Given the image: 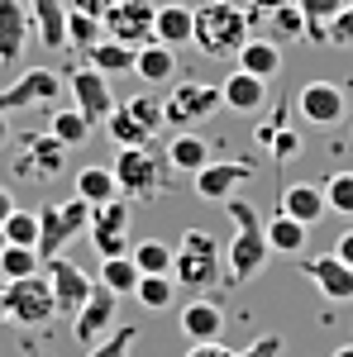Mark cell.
<instances>
[{
	"label": "cell",
	"mask_w": 353,
	"mask_h": 357,
	"mask_svg": "<svg viewBox=\"0 0 353 357\" xmlns=\"http://www.w3.org/2000/svg\"><path fill=\"white\" fill-rule=\"evenodd\" d=\"M248 38H253V24H248L244 5H234V0H201L196 5L191 43L206 57H239Z\"/></svg>",
	"instance_id": "obj_1"
},
{
	"label": "cell",
	"mask_w": 353,
	"mask_h": 357,
	"mask_svg": "<svg viewBox=\"0 0 353 357\" xmlns=\"http://www.w3.org/2000/svg\"><path fill=\"white\" fill-rule=\"evenodd\" d=\"M172 276L182 291H210L215 281H224V252L219 243L206 234V229H187L182 243H177V262H172Z\"/></svg>",
	"instance_id": "obj_2"
},
{
	"label": "cell",
	"mask_w": 353,
	"mask_h": 357,
	"mask_svg": "<svg viewBox=\"0 0 353 357\" xmlns=\"http://www.w3.org/2000/svg\"><path fill=\"white\" fill-rule=\"evenodd\" d=\"M115 181H120V195L129 200V205H148V200H158L167 191V158H158L148 143H138V148H120V158H115Z\"/></svg>",
	"instance_id": "obj_3"
},
{
	"label": "cell",
	"mask_w": 353,
	"mask_h": 357,
	"mask_svg": "<svg viewBox=\"0 0 353 357\" xmlns=\"http://www.w3.org/2000/svg\"><path fill=\"white\" fill-rule=\"evenodd\" d=\"M5 319L15 329H43L57 319V301L48 276H24V281H5Z\"/></svg>",
	"instance_id": "obj_4"
},
{
	"label": "cell",
	"mask_w": 353,
	"mask_h": 357,
	"mask_svg": "<svg viewBox=\"0 0 353 357\" xmlns=\"http://www.w3.org/2000/svg\"><path fill=\"white\" fill-rule=\"evenodd\" d=\"M215 110H224V96L210 82H177L163 100V124L167 129H196Z\"/></svg>",
	"instance_id": "obj_5"
},
{
	"label": "cell",
	"mask_w": 353,
	"mask_h": 357,
	"mask_svg": "<svg viewBox=\"0 0 353 357\" xmlns=\"http://www.w3.org/2000/svg\"><path fill=\"white\" fill-rule=\"evenodd\" d=\"M91 229V205L86 200H67V205H43L38 210V257H62V248L72 243L77 234Z\"/></svg>",
	"instance_id": "obj_6"
},
{
	"label": "cell",
	"mask_w": 353,
	"mask_h": 357,
	"mask_svg": "<svg viewBox=\"0 0 353 357\" xmlns=\"http://www.w3.org/2000/svg\"><path fill=\"white\" fill-rule=\"evenodd\" d=\"M20 148H15V176H24V181H34V186H48V181H57L62 176V162H67V148L57 143L53 134H24L15 138Z\"/></svg>",
	"instance_id": "obj_7"
},
{
	"label": "cell",
	"mask_w": 353,
	"mask_h": 357,
	"mask_svg": "<svg viewBox=\"0 0 353 357\" xmlns=\"http://www.w3.org/2000/svg\"><path fill=\"white\" fill-rule=\"evenodd\" d=\"M129 200L120 195V200H110V205H96L91 210V243H96V252L101 257H124V252H134V243H129Z\"/></svg>",
	"instance_id": "obj_8"
},
{
	"label": "cell",
	"mask_w": 353,
	"mask_h": 357,
	"mask_svg": "<svg viewBox=\"0 0 353 357\" xmlns=\"http://www.w3.org/2000/svg\"><path fill=\"white\" fill-rule=\"evenodd\" d=\"M62 100V82L48 67H29L24 77H15L10 86H0V114L10 110H38V105H57Z\"/></svg>",
	"instance_id": "obj_9"
},
{
	"label": "cell",
	"mask_w": 353,
	"mask_h": 357,
	"mask_svg": "<svg viewBox=\"0 0 353 357\" xmlns=\"http://www.w3.org/2000/svg\"><path fill=\"white\" fill-rule=\"evenodd\" d=\"M272 248L263 238V229H234V238L224 248V286H244L268 267Z\"/></svg>",
	"instance_id": "obj_10"
},
{
	"label": "cell",
	"mask_w": 353,
	"mask_h": 357,
	"mask_svg": "<svg viewBox=\"0 0 353 357\" xmlns=\"http://www.w3.org/2000/svg\"><path fill=\"white\" fill-rule=\"evenodd\" d=\"M153 20H158L153 0H115L101 24H106L110 38H120L129 48H143V43H153Z\"/></svg>",
	"instance_id": "obj_11"
},
{
	"label": "cell",
	"mask_w": 353,
	"mask_h": 357,
	"mask_svg": "<svg viewBox=\"0 0 353 357\" xmlns=\"http://www.w3.org/2000/svg\"><path fill=\"white\" fill-rule=\"evenodd\" d=\"M115 314H120V296H115V291H106V286L96 281V291L86 296V305L72 314V338H77L82 348L101 343V338L115 329Z\"/></svg>",
	"instance_id": "obj_12"
},
{
	"label": "cell",
	"mask_w": 353,
	"mask_h": 357,
	"mask_svg": "<svg viewBox=\"0 0 353 357\" xmlns=\"http://www.w3.org/2000/svg\"><path fill=\"white\" fill-rule=\"evenodd\" d=\"M67 86H72V105H77L91 124H106L110 114H115V105H120L115 91H110V77H101L96 67H77Z\"/></svg>",
	"instance_id": "obj_13"
},
{
	"label": "cell",
	"mask_w": 353,
	"mask_h": 357,
	"mask_svg": "<svg viewBox=\"0 0 353 357\" xmlns=\"http://www.w3.org/2000/svg\"><path fill=\"white\" fill-rule=\"evenodd\" d=\"M48 286H53V301H57V314H77L86 305V296L96 291V281L72 262V257H48Z\"/></svg>",
	"instance_id": "obj_14"
},
{
	"label": "cell",
	"mask_w": 353,
	"mask_h": 357,
	"mask_svg": "<svg viewBox=\"0 0 353 357\" xmlns=\"http://www.w3.org/2000/svg\"><path fill=\"white\" fill-rule=\"evenodd\" d=\"M301 272L315 281V291L334 305H349L353 301V267L334 252H320V257H301Z\"/></svg>",
	"instance_id": "obj_15"
},
{
	"label": "cell",
	"mask_w": 353,
	"mask_h": 357,
	"mask_svg": "<svg viewBox=\"0 0 353 357\" xmlns=\"http://www.w3.org/2000/svg\"><path fill=\"white\" fill-rule=\"evenodd\" d=\"M296 110L305 124H320V129H329V124H339L344 114H349V100H344V91L334 82H305L296 96Z\"/></svg>",
	"instance_id": "obj_16"
},
{
	"label": "cell",
	"mask_w": 353,
	"mask_h": 357,
	"mask_svg": "<svg viewBox=\"0 0 353 357\" xmlns=\"http://www.w3.org/2000/svg\"><path fill=\"white\" fill-rule=\"evenodd\" d=\"M244 181H253V162H239V158L206 162L196 172V195H201V200H229Z\"/></svg>",
	"instance_id": "obj_17"
},
{
	"label": "cell",
	"mask_w": 353,
	"mask_h": 357,
	"mask_svg": "<svg viewBox=\"0 0 353 357\" xmlns=\"http://www.w3.org/2000/svg\"><path fill=\"white\" fill-rule=\"evenodd\" d=\"M219 96H224V110L239 114V119H258L263 105H268V82H258L253 72H229L224 82H219Z\"/></svg>",
	"instance_id": "obj_18"
},
{
	"label": "cell",
	"mask_w": 353,
	"mask_h": 357,
	"mask_svg": "<svg viewBox=\"0 0 353 357\" xmlns=\"http://www.w3.org/2000/svg\"><path fill=\"white\" fill-rule=\"evenodd\" d=\"M277 210H282V215H291V220H301L305 229H310V224H320L329 215L325 186H320V181H287L282 195H277Z\"/></svg>",
	"instance_id": "obj_19"
},
{
	"label": "cell",
	"mask_w": 353,
	"mask_h": 357,
	"mask_svg": "<svg viewBox=\"0 0 353 357\" xmlns=\"http://www.w3.org/2000/svg\"><path fill=\"white\" fill-rule=\"evenodd\" d=\"M29 29H34L29 5H20V0H0V67H15V62L24 57Z\"/></svg>",
	"instance_id": "obj_20"
},
{
	"label": "cell",
	"mask_w": 353,
	"mask_h": 357,
	"mask_svg": "<svg viewBox=\"0 0 353 357\" xmlns=\"http://www.w3.org/2000/svg\"><path fill=\"white\" fill-rule=\"evenodd\" d=\"M29 20L48 53L67 48V0H29Z\"/></svg>",
	"instance_id": "obj_21"
},
{
	"label": "cell",
	"mask_w": 353,
	"mask_h": 357,
	"mask_svg": "<svg viewBox=\"0 0 353 357\" xmlns=\"http://www.w3.org/2000/svg\"><path fill=\"white\" fill-rule=\"evenodd\" d=\"M182 333L191 343H215L224 333V310L215 301H187L182 305Z\"/></svg>",
	"instance_id": "obj_22"
},
{
	"label": "cell",
	"mask_w": 353,
	"mask_h": 357,
	"mask_svg": "<svg viewBox=\"0 0 353 357\" xmlns=\"http://www.w3.org/2000/svg\"><path fill=\"white\" fill-rule=\"evenodd\" d=\"M191 24H196V10L187 0H172V5H158V20H153V38L167 43V48H182L191 43Z\"/></svg>",
	"instance_id": "obj_23"
},
{
	"label": "cell",
	"mask_w": 353,
	"mask_h": 357,
	"mask_svg": "<svg viewBox=\"0 0 353 357\" xmlns=\"http://www.w3.org/2000/svg\"><path fill=\"white\" fill-rule=\"evenodd\" d=\"M258 143H268V153H272V162H277V167L296 162L301 148H305V138H301L296 129H287V124H282V110L268 114V119L258 124Z\"/></svg>",
	"instance_id": "obj_24"
},
{
	"label": "cell",
	"mask_w": 353,
	"mask_h": 357,
	"mask_svg": "<svg viewBox=\"0 0 353 357\" xmlns=\"http://www.w3.org/2000/svg\"><path fill=\"white\" fill-rule=\"evenodd\" d=\"M134 57H138V48H129V43H120V38H101L91 53H86V67H96L101 77H129L134 72Z\"/></svg>",
	"instance_id": "obj_25"
},
{
	"label": "cell",
	"mask_w": 353,
	"mask_h": 357,
	"mask_svg": "<svg viewBox=\"0 0 353 357\" xmlns=\"http://www.w3.org/2000/svg\"><path fill=\"white\" fill-rule=\"evenodd\" d=\"M305 234H310V229L301 220H291V215H282V210H277L272 220H263V238H268V248L282 252V257H301V252H305Z\"/></svg>",
	"instance_id": "obj_26"
},
{
	"label": "cell",
	"mask_w": 353,
	"mask_h": 357,
	"mask_svg": "<svg viewBox=\"0 0 353 357\" xmlns=\"http://www.w3.org/2000/svg\"><path fill=\"white\" fill-rule=\"evenodd\" d=\"M134 72H138V82H148V86H167V82H177V57H172V48L167 43H143L134 57Z\"/></svg>",
	"instance_id": "obj_27"
},
{
	"label": "cell",
	"mask_w": 353,
	"mask_h": 357,
	"mask_svg": "<svg viewBox=\"0 0 353 357\" xmlns=\"http://www.w3.org/2000/svg\"><path fill=\"white\" fill-rule=\"evenodd\" d=\"M210 162V143L201 134H191V129H177L172 143H167V167H177V172H201V167Z\"/></svg>",
	"instance_id": "obj_28"
},
{
	"label": "cell",
	"mask_w": 353,
	"mask_h": 357,
	"mask_svg": "<svg viewBox=\"0 0 353 357\" xmlns=\"http://www.w3.org/2000/svg\"><path fill=\"white\" fill-rule=\"evenodd\" d=\"M234 62H239L244 72H253L258 82H272V77L282 72V43H272V38H248Z\"/></svg>",
	"instance_id": "obj_29"
},
{
	"label": "cell",
	"mask_w": 353,
	"mask_h": 357,
	"mask_svg": "<svg viewBox=\"0 0 353 357\" xmlns=\"http://www.w3.org/2000/svg\"><path fill=\"white\" fill-rule=\"evenodd\" d=\"M77 200H86L91 210H96V205H110V200H120V181H115V172H110V167H82V172H77Z\"/></svg>",
	"instance_id": "obj_30"
},
{
	"label": "cell",
	"mask_w": 353,
	"mask_h": 357,
	"mask_svg": "<svg viewBox=\"0 0 353 357\" xmlns=\"http://www.w3.org/2000/svg\"><path fill=\"white\" fill-rule=\"evenodd\" d=\"M91 119H86L77 105H53V114H48V134L62 143V148H77V143H86L91 138Z\"/></svg>",
	"instance_id": "obj_31"
},
{
	"label": "cell",
	"mask_w": 353,
	"mask_h": 357,
	"mask_svg": "<svg viewBox=\"0 0 353 357\" xmlns=\"http://www.w3.org/2000/svg\"><path fill=\"white\" fill-rule=\"evenodd\" d=\"M101 286L115 291L120 301L134 296V291H138V262L129 257V252H124V257H101Z\"/></svg>",
	"instance_id": "obj_32"
},
{
	"label": "cell",
	"mask_w": 353,
	"mask_h": 357,
	"mask_svg": "<svg viewBox=\"0 0 353 357\" xmlns=\"http://www.w3.org/2000/svg\"><path fill=\"white\" fill-rule=\"evenodd\" d=\"M38 272H43L38 248H20V243L0 248V281H24V276H38Z\"/></svg>",
	"instance_id": "obj_33"
},
{
	"label": "cell",
	"mask_w": 353,
	"mask_h": 357,
	"mask_svg": "<svg viewBox=\"0 0 353 357\" xmlns=\"http://www.w3.org/2000/svg\"><path fill=\"white\" fill-rule=\"evenodd\" d=\"M263 29L272 43H296V38H305V15H301V5H282L263 20Z\"/></svg>",
	"instance_id": "obj_34"
},
{
	"label": "cell",
	"mask_w": 353,
	"mask_h": 357,
	"mask_svg": "<svg viewBox=\"0 0 353 357\" xmlns=\"http://www.w3.org/2000/svg\"><path fill=\"white\" fill-rule=\"evenodd\" d=\"M129 257L138 262V276H172L177 248H167V243H158V238H148V243H138Z\"/></svg>",
	"instance_id": "obj_35"
},
{
	"label": "cell",
	"mask_w": 353,
	"mask_h": 357,
	"mask_svg": "<svg viewBox=\"0 0 353 357\" xmlns=\"http://www.w3.org/2000/svg\"><path fill=\"white\" fill-rule=\"evenodd\" d=\"M101 38H106V24H101L96 15L67 10V48H82V53H91V48H96Z\"/></svg>",
	"instance_id": "obj_36"
},
{
	"label": "cell",
	"mask_w": 353,
	"mask_h": 357,
	"mask_svg": "<svg viewBox=\"0 0 353 357\" xmlns=\"http://www.w3.org/2000/svg\"><path fill=\"white\" fill-rule=\"evenodd\" d=\"M0 238L20 243V248H38V210H20L15 205V215L0 224Z\"/></svg>",
	"instance_id": "obj_37"
},
{
	"label": "cell",
	"mask_w": 353,
	"mask_h": 357,
	"mask_svg": "<svg viewBox=\"0 0 353 357\" xmlns=\"http://www.w3.org/2000/svg\"><path fill=\"white\" fill-rule=\"evenodd\" d=\"M325 186V205L339 215V220H353V172L344 167V172H334V176H325L320 181Z\"/></svg>",
	"instance_id": "obj_38"
},
{
	"label": "cell",
	"mask_w": 353,
	"mask_h": 357,
	"mask_svg": "<svg viewBox=\"0 0 353 357\" xmlns=\"http://www.w3.org/2000/svg\"><path fill=\"white\" fill-rule=\"evenodd\" d=\"M134 301L143 305V310H167V305L177 301V281H172V276H138Z\"/></svg>",
	"instance_id": "obj_39"
},
{
	"label": "cell",
	"mask_w": 353,
	"mask_h": 357,
	"mask_svg": "<svg viewBox=\"0 0 353 357\" xmlns=\"http://www.w3.org/2000/svg\"><path fill=\"white\" fill-rule=\"evenodd\" d=\"M106 134L115 138L120 148H138V143H153V138H148L143 129H138V119H134L129 110H124V105H115V114L106 119Z\"/></svg>",
	"instance_id": "obj_40"
},
{
	"label": "cell",
	"mask_w": 353,
	"mask_h": 357,
	"mask_svg": "<svg viewBox=\"0 0 353 357\" xmlns=\"http://www.w3.org/2000/svg\"><path fill=\"white\" fill-rule=\"evenodd\" d=\"M134 343H138V329L115 324L101 343H91V348H86V357H129V353H134Z\"/></svg>",
	"instance_id": "obj_41"
},
{
	"label": "cell",
	"mask_w": 353,
	"mask_h": 357,
	"mask_svg": "<svg viewBox=\"0 0 353 357\" xmlns=\"http://www.w3.org/2000/svg\"><path fill=\"white\" fill-rule=\"evenodd\" d=\"M124 110L138 119V129H143L148 138L163 129V100H153V96H129V100H124Z\"/></svg>",
	"instance_id": "obj_42"
},
{
	"label": "cell",
	"mask_w": 353,
	"mask_h": 357,
	"mask_svg": "<svg viewBox=\"0 0 353 357\" xmlns=\"http://www.w3.org/2000/svg\"><path fill=\"white\" fill-rule=\"evenodd\" d=\"M325 43L329 48H353V5H344V10L325 24Z\"/></svg>",
	"instance_id": "obj_43"
},
{
	"label": "cell",
	"mask_w": 353,
	"mask_h": 357,
	"mask_svg": "<svg viewBox=\"0 0 353 357\" xmlns=\"http://www.w3.org/2000/svg\"><path fill=\"white\" fill-rule=\"evenodd\" d=\"M301 15H305V24H329L344 5H353V0H296Z\"/></svg>",
	"instance_id": "obj_44"
},
{
	"label": "cell",
	"mask_w": 353,
	"mask_h": 357,
	"mask_svg": "<svg viewBox=\"0 0 353 357\" xmlns=\"http://www.w3.org/2000/svg\"><path fill=\"white\" fill-rule=\"evenodd\" d=\"M224 215L234 220V229H263V215H258L248 200H239V195H229V200H224Z\"/></svg>",
	"instance_id": "obj_45"
},
{
	"label": "cell",
	"mask_w": 353,
	"mask_h": 357,
	"mask_svg": "<svg viewBox=\"0 0 353 357\" xmlns=\"http://www.w3.org/2000/svg\"><path fill=\"white\" fill-rule=\"evenodd\" d=\"M239 357H282V333H263V338H253Z\"/></svg>",
	"instance_id": "obj_46"
},
{
	"label": "cell",
	"mask_w": 353,
	"mask_h": 357,
	"mask_svg": "<svg viewBox=\"0 0 353 357\" xmlns=\"http://www.w3.org/2000/svg\"><path fill=\"white\" fill-rule=\"evenodd\" d=\"M282 5H291V0H244V15H248V24H263L272 10H282Z\"/></svg>",
	"instance_id": "obj_47"
},
{
	"label": "cell",
	"mask_w": 353,
	"mask_h": 357,
	"mask_svg": "<svg viewBox=\"0 0 353 357\" xmlns=\"http://www.w3.org/2000/svg\"><path fill=\"white\" fill-rule=\"evenodd\" d=\"M187 357H239V353H234V348H224V343L215 338V343H191Z\"/></svg>",
	"instance_id": "obj_48"
},
{
	"label": "cell",
	"mask_w": 353,
	"mask_h": 357,
	"mask_svg": "<svg viewBox=\"0 0 353 357\" xmlns=\"http://www.w3.org/2000/svg\"><path fill=\"white\" fill-rule=\"evenodd\" d=\"M110 5L115 0H67V10H82V15H96V20H106Z\"/></svg>",
	"instance_id": "obj_49"
},
{
	"label": "cell",
	"mask_w": 353,
	"mask_h": 357,
	"mask_svg": "<svg viewBox=\"0 0 353 357\" xmlns=\"http://www.w3.org/2000/svg\"><path fill=\"white\" fill-rule=\"evenodd\" d=\"M334 257H344V262L353 267V229H344V234H339V243H334Z\"/></svg>",
	"instance_id": "obj_50"
},
{
	"label": "cell",
	"mask_w": 353,
	"mask_h": 357,
	"mask_svg": "<svg viewBox=\"0 0 353 357\" xmlns=\"http://www.w3.org/2000/svg\"><path fill=\"white\" fill-rule=\"evenodd\" d=\"M15 215V195H10V186H0V224Z\"/></svg>",
	"instance_id": "obj_51"
},
{
	"label": "cell",
	"mask_w": 353,
	"mask_h": 357,
	"mask_svg": "<svg viewBox=\"0 0 353 357\" xmlns=\"http://www.w3.org/2000/svg\"><path fill=\"white\" fill-rule=\"evenodd\" d=\"M10 143V124H5V114H0V148Z\"/></svg>",
	"instance_id": "obj_52"
},
{
	"label": "cell",
	"mask_w": 353,
	"mask_h": 357,
	"mask_svg": "<svg viewBox=\"0 0 353 357\" xmlns=\"http://www.w3.org/2000/svg\"><path fill=\"white\" fill-rule=\"evenodd\" d=\"M334 357H353V343H349V348H334Z\"/></svg>",
	"instance_id": "obj_53"
},
{
	"label": "cell",
	"mask_w": 353,
	"mask_h": 357,
	"mask_svg": "<svg viewBox=\"0 0 353 357\" xmlns=\"http://www.w3.org/2000/svg\"><path fill=\"white\" fill-rule=\"evenodd\" d=\"M0 319H5V281H0Z\"/></svg>",
	"instance_id": "obj_54"
},
{
	"label": "cell",
	"mask_w": 353,
	"mask_h": 357,
	"mask_svg": "<svg viewBox=\"0 0 353 357\" xmlns=\"http://www.w3.org/2000/svg\"><path fill=\"white\" fill-rule=\"evenodd\" d=\"M349 134H353V129H349Z\"/></svg>",
	"instance_id": "obj_55"
}]
</instances>
